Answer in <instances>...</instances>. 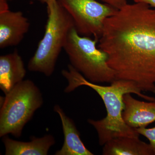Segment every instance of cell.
<instances>
[{"mask_svg": "<svg viewBox=\"0 0 155 155\" xmlns=\"http://www.w3.org/2000/svg\"><path fill=\"white\" fill-rule=\"evenodd\" d=\"M127 4L106 19L98 48L108 56L116 79L155 94V9Z\"/></svg>", "mask_w": 155, "mask_h": 155, "instance_id": "1", "label": "cell"}, {"mask_svg": "<svg viewBox=\"0 0 155 155\" xmlns=\"http://www.w3.org/2000/svg\"><path fill=\"white\" fill-rule=\"evenodd\" d=\"M62 74L68 81L64 92L69 93L80 86H86L96 92L103 100L107 112L106 117L100 120H87L97 131L100 145L103 146L115 137H139V134L136 129L127 125L122 117L123 96L126 94H134L147 101H155V98L143 94L135 84L129 81L116 79L109 86L92 83L71 65H68V70H62Z\"/></svg>", "mask_w": 155, "mask_h": 155, "instance_id": "2", "label": "cell"}, {"mask_svg": "<svg viewBox=\"0 0 155 155\" xmlns=\"http://www.w3.org/2000/svg\"><path fill=\"white\" fill-rule=\"evenodd\" d=\"M47 10L48 17L44 35L28 62V69L49 77L54 71L69 31L75 26L72 17L57 0L47 6Z\"/></svg>", "mask_w": 155, "mask_h": 155, "instance_id": "3", "label": "cell"}, {"mask_svg": "<svg viewBox=\"0 0 155 155\" xmlns=\"http://www.w3.org/2000/svg\"><path fill=\"white\" fill-rule=\"evenodd\" d=\"M43 104L40 90L33 81L23 80L5 94L0 110V137L22 135L25 125Z\"/></svg>", "mask_w": 155, "mask_h": 155, "instance_id": "4", "label": "cell"}, {"mask_svg": "<svg viewBox=\"0 0 155 155\" xmlns=\"http://www.w3.org/2000/svg\"><path fill=\"white\" fill-rule=\"evenodd\" d=\"M98 40L81 36L75 27L69 31L64 49L70 65L84 77L94 83H110L116 73L107 63V54L97 46Z\"/></svg>", "mask_w": 155, "mask_h": 155, "instance_id": "5", "label": "cell"}, {"mask_svg": "<svg viewBox=\"0 0 155 155\" xmlns=\"http://www.w3.org/2000/svg\"><path fill=\"white\" fill-rule=\"evenodd\" d=\"M57 1L72 17L79 35L92 36L98 41L106 19L118 10L97 0Z\"/></svg>", "mask_w": 155, "mask_h": 155, "instance_id": "6", "label": "cell"}, {"mask_svg": "<svg viewBox=\"0 0 155 155\" xmlns=\"http://www.w3.org/2000/svg\"><path fill=\"white\" fill-rule=\"evenodd\" d=\"M28 19L21 11L0 12V48L19 45L30 27Z\"/></svg>", "mask_w": 155, "mask_h": 155, "instance_id": "7", "label": "cell"}, {"mask_svg": "<svg viewBox=\"0 0 155 155\" xmlns=\"http://www.w3.org/2000/svg\"><path fill=\"white\" fill-rule=\"evenodd\" d=\"M131 94H126L123 96V119L132 128L146 127L155 122V101H139Z\"/></svg>", "mask_w": 155, "mask_h": 155, "instance_id": "8", "label": "cell"}, {"mask_svg": "<svg viewBox=\"0 0 155 155\" xmlns=\"http://www.w3.org/2000/svg\"><path fill=\"white\" fill-rule=\"evenodd\" d=\"M54 110L61 119L64 134V142L62 148L55 153V155H93L84 144L80 133L75 123L67 116L58 105L54 106Z\"/></svg>", "mask_w": 155, "mask_h": 155, "instance_id": "9", "label": "cell"}, {"mask_svg": "<svg viewBox=\"0 0 155 155\" xmlns=\"http://www.w3.org/2000/svg\"><path fill=\"white\" fill-rule=\"evenodd\" d=\"M26 74L24 62L17 50L0 57V88L5 94L23 80Z\"/></svg>", "mask_w": 155, "mask_h": 155, "instance_id": "10", "label": "cell"}, {"mask_svg": "<svg viewBox=\"0 0 155 155\" xmlns=\"http://www.w3.org/2000/svg\"><path fill=\"white\" fill-rule=\"evenodd\" d=\"M2 141L5 155H47L55 143V139L51 134L38 138L32 137L29 142L17 141L5 135L2 137Z\"/></svg>", "mask_w": 155, "mask_h": 155, "instance_id": "11", "label": "cell"}, {"mask_svg": "<svg viewBox=\"0 0 155 155\" xmlns=\"http://www.w3.org/2000/svg\"><path fill=\"white\" fill-rule=\"evenodd\" d=\"M104 155H153L149 143L138 137H120L109 140L103 146Z\"/></svg>", "mask_w": 155, "mask_h": 155, "instance_id": "12", "label": "cell"}, {"mask_svg": "<svg viewBox=\"0 0 155 155\" xmlns=\"http://www.w3.org/2000/svg\"><path fill=\"white\" fill-rule=\"evenodd\" d=\"M136 130L140 135L143 136L148 140L154 155H155V127L152 128L141 127L137 128Z\"/></svg>", "mask_w": 155, "mask_h": 155, "instance_id": "13", "label": "cell"}, {"mask_svg": "<svg viewBox=\"0 0 155 155\" xmlns=\"http://www.w3.org/2000/svg\"><path fill=\"white\" fill-rule=\"evenodd\" d=\"M114 8L119 10L127 5V0H98Z\"/></svg>", "mask_w": 155, "mask_h": 155, "instance_id": "14", "label": "cell"}, {"mask_svg": "<svg viewBox=\"0 0 155 155\" xmlns=\"http://www.w3.org/2000/svg\"><path fill=\"white\" fill-rule=\"evenodd\" d=\"M134 3H145L150 7L155 8V0H134Z\"/></svg>", "mask_w": 155, "mask_h": 155, "instance_id": "15", "label": "cell"}, {"mask_svg": "<svg viewBox=\"0 0 155 155\" xmlns=\"http://www.w3.org/2000/svg\"><path fill=\"white\" fill-rule=\"evenodd\" d=\"M38 1L41 2L46 4L48 6L52 4L56 0H38Z\"/></svg>", "mask_w": 155, "mask_h": 155, "instance_id": "16", "label": "cell"}, {"mask_svg": "<svg viewBox=\"0 0 155 155\" xmlns=\"http://www.w3.org/2000/svg\"><path fill=\"white\" fill-rule=\"evenodd\" d=\"M6 1H8V2H9V1H13V0H6ZM31 1H34V0H31Z\"/></svg>", "mask_w": 155, "mask_h": 155, "instance_id": "17", "label": "cell"}]
</instances>
